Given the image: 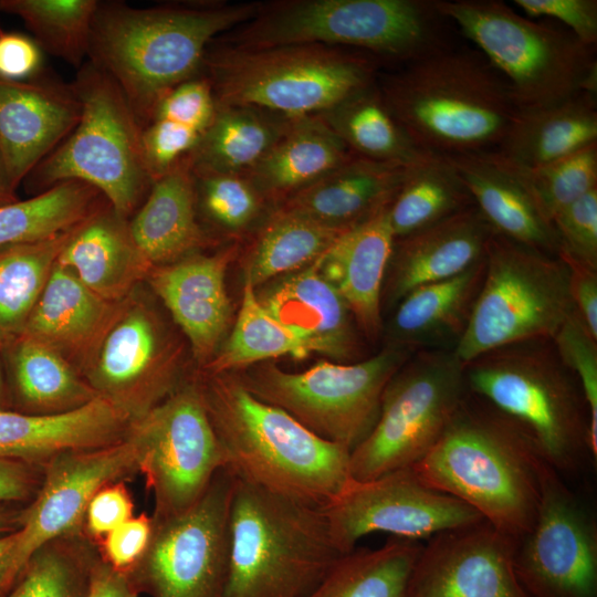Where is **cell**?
<instances>
[{
  "label": "cell",
  "instance_id": "7a4b0ae2",
  "mask_svg": "<svg viewBox=\"0 0 597 597\" xmlns=\"http://www.w3.org/2000/svg\"><path fill=\"white\" fill-rule=\"evenodd\" d=\"M544 462L511 419L468 391L439 440L411 468L429 488L519 538L534 524Z\"/></svg>",
  "mask_w": 597,
  "mask_h": 597
},
{
  "label": "cell",
  "instance_id": "836d02e7",
  "mask_svg": "<svg viewBox=\"0 0 597 597\" xmlns=\"http://www.w3.org/2000/svg\"><path fill=\"white\" fill-rule=\"evenodd\" d=\"M597 93L519 111L495 153L519 168H535L597 143Z\"/></svg>",
  "mask_w": 597,
  "mask_h": 597
},
{
  "label": "cell",
  "instance_id": "5b68a950",
  "mask_svg": "<svg viewBox=\"0 0 597 597\" xmlns=\"http://www.w3.org/2000/svg\"><path fill=\"white\" fill-rule=\"evenodd\" d=\"M464 374L468 391L511 419L562 476L596 461L586 399L552 339L492 349L464 364Z\"/></svg>",
  "mask_w": 597,
  "mask_h": 597
},
{
  "label": "cell",
  "instance_id": "816d5d0a",
  "mask_svg": "<svg viewBox=\"0 0 597 597\" xmlns=\"http://www.w3.org/2000/svg\"><path fill=\"white\" fill-rule=\"evenodd\" d=\"M154 531L151 515L140 513L111 531L96 546L101 558L118 572L127 573L144 556Z\"/></svg>",
  "mask_w": 597,
  "mask_h": 597
},
{
  "label": "cell",
  "instance_id": "94428289",
  "mask_svg": "<svg viewBox=\"0 0 597 597\" xmlns=\"http://www.w3.org/2000/svg\"><path fill=\"white\" fill-rule=\"evenodd\" d=\"M23 510L14 511L0 506V536L18 531L22 525Z\"/></svg>",
  "mask_w": 597,
  "mask_h": 597
},
{
  "label": "cell",
  "instance_id": "ab89813d",
  "mask_svg": "<svg viewBox=\"0 0 597 597\" xmlns=\"http://www.w3.org/2000/svg\"><path fill=\"white\" fill-rule=\"evenodd\" d=\"M107 205L97 189L77 180L57 184L25 200L0 205V248L54 237Z\"/></svg>",
  "mask_w": 597,
  "mask_h": 597
},
{
  "label": "cell",
  "instance_id": "5bb4252c",
  "mask_svg": "<svg viewBox=\"0 0 597 597\" xmlns=\"http://www.w3.org/2000/svg\"><path fill=\"white\" fill-rule=\"evenodd\" d=\"M234 482L232 472L223 468L191 507L174 516L153 519L149 546L126 573L138 595L227 597L229 510Z\"/></svg>",
  "mask_w": 597,
  "mask_h": 597
},
{
  "label": "cell",
  "instance_id": "3957f363",
  "mask_svg": "<svg viewBox=\"0 0 597 597\" xmlns=\"http://www.w3.org/2000/svg\"><path fill=\"white\" fill-rule=\"evenodd\" d=\"M197 381L226 468L237 479L320 507L352 479L350 450L256 398L234 375Z\"/></svg>",
  "mask_w": 597,
  "mask_h": 597
},
{
  "label": "cell",
  "instance_id": "4fadbf2b",
  "mask_svg": "<svg viewBox=\"0 0 597 597\" xmlns=\"http://www.w3.org/2000/svg\"><path fill=\"white\" fill-rule=\"evenodd\" d=\"M468 394L453 350H417L388 381L376 423L350 451L354 480L411 468L436 444Z\"/></svg>",
  "mask_w": 597,
  "mask_h": 597
},
{
  "label": "cell",
  "instance_id": "c3c4849f",
  "mask_svg": "<svg viewBox=\"0 0 597 597\" xmlns=\"http://www.w3.org/2000/svg\"><path fill=\"white\" fill-rule=\"evenodd\" d=\"M191 174L196 209L218 228L239 232L255 221L265 198L247 176L195 169Z\"/></svg>",
  "mask_w": 597,
  "mask_h": 597
},
{
  "label": "cell",
  "instance_id": "ee69618b",
  "mask_svg": "<svg viewBox=\"0 0 597 597\" xmlns=\"http://www.w3.org/2000/svg\"><path fill=\"white\" fill-rule=\"evenodd\" d=\"M97 546L83 533L54 538L36 549L2 597H88Z\"/></svg>",
  "mask_w": 597,
  "mask_h": 597
},
{
  "label": "cell",
  "instance_id": "7402d4cb",
  "mask_svg": "<svg viewBox=\"0 0 597 597\" xmlns=\"http://www.w3.org/2000/svg\"><path fill=\"white\" fill-rule=\"evenodd\" d=\"M234 249L212 255H187L156 266L147 279L205 366L213 356L231 317L224 277Z\"/></svg>",
  "mask_w": 597,
  "mask_h": 597
},
{
  "label": "cell",
  "instance_id": "f1b7e54d",
  "mask_svg": "<svg viewBox=\"0 0 597 597\" xmlns=\"http://www.w3.org/2000/svg\"><path fill=\"white\" fill-rule=\"evenodd\" d=\"M57 263L111 302L127 298L154 269L135 244L128 220L109 205L83 222L62 250Z\"/></svg>",
  "mask_w": 597,
  "mask_h": 597
},
{
  "label": "cell",
  "instance_id": "30bf717a",
  "mask_svg": "<svg viewBox=\"0 0 597 597\" xmlns=\"http://www.w3.org/2000/svg\"><path fill=\"white\" fill-rule=\"evenodd\" d=\"M71 84L80 118L24 181L36 193L69 180L88 184L128 220L153 182L143 155V126L115 82L91 62L77 70Z\"/></svg>",
  "mask_w": 597,
  "mask_h": 597
},
{
  "label": "cell",
  "instance_id": "d6a6232c",
  "mask_svg": "<svg viewBox=\"0 0 597 597\" xmlns=\"http://www.w3.org/2000/svg\"><path fill=\"white\" fill-rule=\"evenodd\" d=\"M354 156L321 117H303L291 121L247 177L265 199L284 202Z\"/></svg>",
  "mask_w": 597,
  "mask_h": 597
},
{
  "label": "cell",
  "instance_id": "83f0119b",
  "mask_svg": "<svg viewBox=\"0 0 597 597\" xmlns=\"http://www.w3.org/2000/svg\"><path fill=\"white\" fill-rule=\"evenodd\" d=\"M301 270L276 282L258 296L259 301L312 353L335 359L355 358L360 344L347 305L320 272L318 260Z\"/></svg>",
  "mask_w": 597,
  "mask_h": 597
},
{
  "label": "cell",
  "instance_id": "db71d44e",
  "mask_svg": "<svg viewBox=\"0 0 597 597\" xmlns=\"http://www.w3.org/2000/svg\"><path fill=\"white\" fill-rule=\"evenodd\" d=\"M134 515V501L125 481L100 489L87 505L83 533L97 545L111 531Z\"/></svg>",
  "mask_w": 597,
  "mask_h": 597
},
{
  "label": "cell",
  "instance_id": "e575fe53",
  "mask_svg": "<svg viewBox=\"0 0 597 597\" xmlns=\"http://www.w3.org/2000/svg\"><path fill=\"white\" fill-rule=\"evenodd\" d=\"M217 103L198 75L167 92L143 125L142 147L153 180L187 159L209 127Z\"/></svg>",
  "mask_w": 597,
  "mask_h": 597
},
{
  "label": "cell",
  "instance_id": "681fc988",
  "mask_svg": "<svg viewBox=\"0 0 597 597\" xmlns=\"http://www.w3.org/2000/svg\"><path fill=\"white\" fill-rule=\"evenodd\" d=\"M552 341L559 358L578 380L586 399L590 450L597 458V338L574 311Z\"/></svg>",
  "mask_w": 597,
  "mask_h": 597
},
{
  "label": "cell",
  "instance_id": "e0dca14e",
  "mask_svg": "<svg viewBox=\"0 0 597 597\" xmlns=\"http://www.w3.org/2000/svg\"><path fill=\"white\" fill-rule=\"evenodd\" d=\"M178 356L155 310L133 292L81 375L132 423L186 383Z\"/></svg>",
  "mask_w": 597,
  "mask_h": 597
},
{
  "label": "cell",
  "instance_id": "277c9868",
  "mask_svg": "<svg viewBox=\"0 0 597 597\" xmlns=\"http://www.w3.org/2000/svg\"><path fill=\"white\" fill-rule=\"evenodd\" d=\"M378 86L411 142L443 157L495 151L520 111L503 76L479 51L444 48L405 64Z\"/></svg>",
  "mask_w": 597,
  "mask_h": 597
},
{
  "label": "cell",
  "instance_id": "8992f818",
  "mask_svg": "<svg viewBox=\"0 0 597 597\" xmlns=\"http://www.w3.org/2000/svg\"><path fill=\"white\" fill-rule=\"evenodd\" d=\"M436 0H286L259 6L220 43L239 48L318 44L408 64L450 46Z\"/></svg>",
  "mask_w": 597,
  "mask_h": 597
},
{
  "label": "cell",
  "instance_id": "6125c7cd",
  "mask_svg": "<svg viewBox=\"0 0 597 597\" xmlns=\"http://www.w3.org/2000/svg\"><path fill=\"white\" fill-rule=\"evenodd\" d=\"M17 200L15 189L10 184L0 161V205Z\"/></svg>",
  "mask_w": 597,
  "mask_h": 597
},
{
  "label": "cell",
  "instance_id": "2e32d148",
  "mask_svg": "<svg viewBox=\"0 0 597 597\" xmlns=\"http://www.w3.org/2000/svg\"><path fill=\"white\" fill-rule=\"evenodd\" d=\"M514 564L528 597H597V521L548 463L531 530L517 538Z\"/></svg>",
  "mask_w": 597,
  "mask_h": 597
},
{
  "label": "cell",
  "instance_id": "bcb514c9",
  "mask_svg": "<svg viewBox=\"0 0 597 597\" xmlns=\"http://www.w3.org/2000/svg\"><path fill=\"white\" fill-rule=\"evenodd\" d=\"M100 0H0V12L20 18L46 52L77 70L87 61Z\"/></svg>",
  "mask_w": 597,
  "mask_h": 597
},
{
  "label": "cell",
  "instance_id": "8fae6325",
  "mask_svg": "<svg viewBox=\"0 0 597 597\" xmlns=\"http://www.w3.org/2000/svg\"><path fill=\"white\" fill-rule=\"evenodd\" d=\"M574 311L559 256L493 233L469 324L453 352L467 364L510 344L552 339Z\"/></svg>",
  "mask_w": 597,
  "mask_h": 597
},
{
  "label": "cell",
  "instance_id": "ac0fdd59",
  "mask_svg": "<svg viewBox=\"0 0 597 597\" xmlns=\"http://www.w3.org/2000/svg\"><path fill=\"white\" fill-rule=\"evenodd\" d=\"M321 509L344 554L373 533L420 542L484 520L462 501L426 485L412 468L364 481L350 479Z\"/></svg>",
  "mask_w": 597,
  "mask_h": 597
},
{
  "label": "cell",
  "instance_id": "d590c367",
  "mask_svg": "<svg viewBox=\"0 0 597 597\" xmlns=\"http://www.w3.org/2000/svg\"><path fill=\"white\" fill-rule=\"evenodd\" d=\"M292 119L240 105H218L188 157L191 169L247 176L281 138Z\"/></svg>",
  "mask_w": 597,
  "mask_h": 597
},
{
  "label": "cell",
  "instance_id": "f546056e",
  "mask_svg": "<svg viewBox=\"0 0 597 597\" xmlns=\"http://www.w3.org/2000/svg\"><path fill=\"white\" fill-rule=\"evenodd\" d=\"M484 275V259L464 272L416 287L396 305L390 342L412 353L454 350L469 324Z\"/></svg>",
  "mask_w": 597,
  "mask_h": 597
},
{
  "label": "cell",
  "instance_id": "680465c9",
  "mask_svg": "<svg viewBox=\"0 0 597 597\" xmlns=\"http://www.w3.org/2000/svg\"><path fill=\"white\" fill-rule=\"evenodd\" d=\"M126 573L118 572L98 557L92 575L88 597H138Z\"/></svg>",
  "mask_w": 597,
  "mask_h": 597
},
{
  "label": "cell",
  "instance_id": "d4e9b609",
  "mask_svg": "<svg viewBox=\"0 0 597 597\" xmlns=\"http://www.w3.org/2000/svg\"><path fill=\"white\" fill-rule=\"evenodd\" d=\"M124 301L102 298L56 261L20 336L51 347L81 374Z\"/></svg>",
  "mask_w": 597,
  "mask_h": 597
},
{
  "label": "cell",
  "instance_id": "6da1fadb",
  "mask_svg": "<svg viewBox=\"0 0 597 597\" xmlns=\"http://www.w3.org/2000/svg\"><path fill=\"white\" fill-rule=\"evenodd\" d=\"M258 7L189 2L136 8L98 1L87 61L115 82L143 126L167 92L200 75L211 42L251 19Z\"/></svg>",
  "mask_w": 597,
  "mask_h": 597
},
{
  "label": "cell",
  "instance_id": "74e56055",
  "mask_svg": "<svg viewBox=\"0 0 597 597\" xmlns=\"http://www.w3.org/2000/svg\"><path fill=\"white\" fill-rule=\"evenodd\" d=\"M9 348L13 387L27 413H64L97 398L75 367L51 347L19 336Z\"/></svg>",
  "mask_w": 597,
  "mask_h": 597
},
{
  "label": "cell",
  "instance_id": "11a10c76",
  "mask_svg": "<svg viewBox=\"0 0 597 597\" xmlns=\"http://www.w3.org/2000/svg\"><path fill=\"white\" fill-rule=\"evenodd\" d=\"M43 51L29 35L0 29V78L27 81L43 73Z\"/></svg>",
  "mask_w": 597,
  "mask_h": 597
},
{
  "label": "cell",
  "instance_id": "9f6ffc18",
  "mask_svg": "<svg viewBox=\"0 0 597 597\" xmlns=\"http://www.w3.org/2000/svg\"><path fill=\"white\" fill-rule=\"evenodd\" d=\"M568 269L569 294L576 313L597 338V268L558 255Z\"/></svg>",
  "mask_w": 597,
  "mask_h": 597
},
{
  "label": "cell",
  "instance_id": "4dcf8cb0",
  "mask_svg": "<svg viewBox=\"0 0 597 597\" xmlns=\"http://www.w3.org/2000/svg\"><path fill=\"white\" fill-rule=\"evenodd\" d=\"M410 167L354 156L286 199L279 209L352 228L391 202Z\"/></svg>",
  "mask_w": 597,
  "mask_h": 597
},
{
  "label": "cell",
  "instance_id": "91938a15",
  "mask_svg": "<svg viewBox=\"0 0 597 597\" xmlns=\"http://www.w3.org/2000/svg\"><path fill=\"white\" fill-rule=\"evenodd\" d=\"M15 544L17 531L0 536V597L12 588L21 574L14 561Z\"/></svg>",
  "mask_w": 597,
  "mask_h": 597
},
{
  "label": "cell",
  "instance_id": "f5cc1de1",
  "mask_svg": "<svg viewBox=\"0 0 597 597\" xmlns=\"http://www.w3.org/2000/svg\"><path fill=\"white\" fill-rule=\"evenodd\" d=\"M527 18H549L565 25L583 43L596 46V0H514Z\"/></svg>",
  "mask_w": 597,
  "mask_h": 597
},
{
  "label": "cell",
  "instance_id": "1f68e13d",
  "mask_svg": "<svg viewBox=\"0 0 597 597\" xmlns=\"http://www.w3.org/2000/svg\"><path fill=\"white\" fill-rule=\"evenodd\" d=\"M128 226L153 268L178 261L209 242L198 221L188 158L153 180Z\"/></svg>",
  "mask_w": 597,
  "mask_h": 597
},
{
  "label": "cell",
  "instance_id": "44dd1931",
  "mask_svg": "<svg viewBox=\"0 0 597 597\" xmlns=\"http://www.w3.org/2000/svg\"><path fill=\"white\" fill-rule=\"evenodd\" d=\"M80 114L71 83L44 73L0 78V161L14 189L67 137Z\"/></svg>",
  "mask_w": 597,
  "mask_h": 597
},
{
  "label": "cell",
  "instance_id": "484cf974",
  "mask_svg": "<svg viewBox=\"0 0 597 597\" xmlns=\"http://www.w3.org/2000/svg\"><path fill=\"white\" fill-rule=\"evenodd\" d=\"M447 158L494 233L557 256L553 223L513 165L495 151Z\"/></svg>",
  "mask_w": 597,
  "mask_h": 597
},
{
  "label": "cell",
  "instance_id": "ffe728a7",
  "mask_svg": "<svg viewBox=\"0 0 597 597\" xmlns=\"http://www.w3.org/2000/svg\"><path fill=\"white\" fill-rule=\"evenodd\" d=\"M516 543L485 520L441 532L422 544L406 597H528Z\"/></svg>",
  "mask_w": 597,
  "mask_h": 597
},
{
  "label": "cell",
  "instance_id": "9a60e30c",
  "mask_svg": "<svg viewBox=\"0 0 597 597\" xmlns=\"http://www.w3.org/2000/svg\"><path fill=\"white\" fill-rule=\"evenodd\" d=\"M129 432L139 447L138 473L153 495L155 520L191 507L226 468L197 380L132 422Z\"/></svg>",
  "mask_w": 597,
  "mask_h": 597
},
{
  "label": "cell",
  "instance_id": "7c38bea8",
  "mask_svg": "<svg viewBox=\"0 0 597 597\" xmlns=\"http://www.w3.org/2000/svg\"><path fill=\"white\" fill-rule=\"evenodd\" d=\"M411 354L387 345L355 363L320 362L300 373L266 363L235 377L256 398L352 451L373 429L388 381Z\"/></svg>",
  "mask_w": 597,
  "mask_h": 597
},
{
  "label": "cell",
  "instance_id": "4316f807",
  "mask_svg": "<svg viewBox=\"0 0 597 597\" xmlns=\"http://www.w3.org/2000/svg\"><path fill=\"white\" fill-rule=\"evenodd\" d=\"M130 421L106 400L57 415L0 409V458L44 467L60 453L124 439Z\"/></svg>",
  "mask_w": 597,
  "mask_h": 597
},
{
  "label": "cell",
  "instance_id": "8d00e7d4",
  "mask_svg": "<svg viewBox=\"0 0 597 597\" xmlns=\"http://www.w3.org/2000/svg\"><path fill=\"white\" fill-rule=\"evenodd\" d=\"M318 117L357 157L410 167L431 155L419 149L405 133L377 82Z\"/></svg>",
  "mask_w": 597,
  "mask_h": 597
},
{
  "label": "cell",
  "instance_id": "7bdbcfd3",
  "mask_svg": "<svg viewBox=\"0 0 597 597\" xmlns=\"http://www.w3.org/2000/svg\"><path fill=\"white\" fill-rule=\"evenodd\" d=\"M348 229L277 209L250 250L245 282L255 289L280 274L308 266Z\"/></svg>",
  "mask_w": 597,
  "mask_h": 597
},
{
  "label": "cell",
  "instance_id": "603a6c76",
  "mask_svg": "<svg viewBox=\"0 0 597 597\" xmlns=\"http://www.w3.org/2000/svg\"><path fill=\"white\" fill-rule=\"evenodd\" d=\"M493 233L474 205L433 226L395 239L383 298L397 305L418 286L464 272L484 259Z\"/></svg>",
  "mask_w": 597,
  "mask_h": 597
},
{
  "label": "cell",
  "instance_id": "cb8c5ba5",
  "mask_svg": "<svg viewBox=\"0 0 597 597\" xmlns=\"http://www.w3.org/2000/svg\"><path fill=\"white\" fill-rule=\"evenodd\" d=\"M388 207L346 230L318 259L320 272L370 341L383 331L381 294L395 242Z\"/></svg>",
  "mask_w": 597,
  "mask_h": 597
},
{
  "label": "cell",
  "instance_id": "f35d334b",
  "mask_svg": "<svg viewBox=\"0 0 597 597\" xmlns=\"http://www.w3.org/2000/svg\"><path fill=\"white\" fill-rule=\"evenodd\" d=\"M422 543L391 537L342 555L305 597H406Z\"/></svg>",
  "mask_w": 597,
  "mask_h": 597
},
{
  "label": "cell",
  "instance_id": "52a82bcc",
  "mask_svg": "<svg viewBox=\"0 0 597 597\" xmlns=\"http://www.w3.org/2000/svg\"><path fill=\"white\" fill-rule=\"evenodd\" d=\"M342 555L320 506L235 478L227 597H305Z\"/></svg>",
  "mask_w": 597,
  "mask_h": 597
},
{
  "label": "cell",
  "instance_id": "9c48e42d",
  "mask_svg": "<svg viewBox=\"0 0 597 597\" xmlns=\"http://www.w3.org/2000/svg\"><path fill=\"white\" fill-rule=\"evenodd\" d=\"M439 12L503 76L520 111L597 93L596 46L499 0H436Z\"/></svg>",
  "mask_w": 597,
  "mask_h": 597
},
{
  "label": "cell",
  "instance_id": "6f0895ef",
  "mask_svg": "<svg viewBox=\"0 0 597 597\" xmlns=\"http://www.w3.org/2000/svg\"><path fill=\"white\" fill-rule=\"evenodd\" d=\"M42 478L43 467L0 458V503L33 500Z\"/></svg>",
  "mask_w": 597,
  "mask_h": 597
},
{
  "label": "cell",
  "instance_id": "f907efd6",
  "mask_svg": "<svg viewBox=\"0 0 597 597\" xmlns=\"http://www.w3.org/2000/svg\"><path fill=\"white\" fill-rule=\"evenodd\" d=\"M558 255L597 268V188L559 210L552 219Z\"/></svg>",
  "mask_w": 597,
  "mask_h": 597
},
{
  "label": "cell",
  "instance_id": "d6986e66",
  "mask_svg": "<svg viewBox=\"0 0 597 597\" xmlns=\"http://www.w3.org/2000/svg\"><path fill=\"white\" fill-rule=\"evenodd\" d=\"M139 447L132 433L118 442L71 450L43 467L38 493L23 510L17 531L14 561L22 572L31 555L45 543L83 532L84 515L95 493L108 483L138 473Z\"/></svg>",
  "mask_w": 597,
  "mask_h": 597
},
{
  "label": "cell",
  "instance_id": "b9f144b4",
  "mask_svg": "<svg viewBox=\"0 0 597 597\" xmlns=\"http://www.w3.org/2000/svg\"><path fill=\"white\" fill-rule=\"evenodd\" d=\"M82 224L44 240L0 248V346L22 334L59 255Z\"/></svg>",
  "mask_w": 597,
  "mask_h": 597
},
{
  "label": "cell",
  "instance_id": "7dc6e473",
  "mask_svg": "<svg viewBox=\"0 0 597 597\" xmlns=\"http://www.w3.org/2000/svg\"><path fill=\"white\" fill-rule=\"evenodd\" d=\"M515 168L552 221L559 210L597 188V143L535 168Z\"/></svg>",
  "mask_w": 597,
  "mask_h": 597
},
{
  "label": "cell",
  "instance_id": "60d3db41",
  "mask_svg": "<svg viewBox=\"0 0 597 597\" xmlns=\"http://www.w3.org/2000/svg\"><path fill=\"white\" fill-rule=\"evenodd\" d=\"M474 201L447 157L429 155L409 171L388 207L395 239L433 226Z\"/></svg>",
  "mask_w": 597,
  "mask_h": 597
},
{
  "label": "cell",
  "instance_id": "be15d7a7",
  "mask_svg": "<svg viewBox=\"0 0 597 597\" xmlns=\"http://www.w3.org/2000/svg\"><path fill=\"white\" fill-rule=\"evenodd\" d=\"M3 402H4L3 385H2V376H1V370H0V409H3Z\"/></svg>",
  "mask_w": 597,
  "mask_h": 597
},
{
  "label": "cell",
  "instance_id": "f6af8a7d",
  "mask_svg": "<svg viewBox=\"0 0 597 597\" xmlns=\"http://www.w3.org/2000/svg\"><path fill=\"white\" fill-rule=\"evenodd\" d=\"M311 353L301 337L264 308L254 287L245 282L234 327L221 352L206 367L208 375H220L279 356L303 359Z\"/></svg>",
  "mask_w": 597,
  "mask_h": 597
},
{
  "label": "cell",
  "instance_id": "ba28073f",
  "mask_svg": "<svg viewBox=\"0 0 597 597\" xmlns=\"http://www.w3.org/2000/svg\"><path fill=\"white\" fill-rule=\"evenodd\" d=\"M374 56L318 44L208 48L200 75L218 105L255 107L289 119L318 116L376 82Z\"/></svg>",
  "mask_w": 597,
  "mask_h": 597
}]
</instances>
